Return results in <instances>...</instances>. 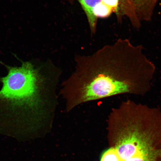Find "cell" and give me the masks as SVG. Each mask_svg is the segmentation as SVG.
<instances>
[{"mask_svg": "<svg viewBox=\"0 0 161 161\" xmlns=\"http://www.w3.org/2000/svg\"><path fill=\"white\" fill-rule=\"evenodd\" d=\"M19 67L0 61L8 73L0 77V133L18 138L33 137L53 122L58 76L36 60Z\"/></svg>", "mask_w": 161, "mask_h": 161, "instance_id": "obj_1", "label": "cell"}, {"mask_svg": "<svg viewBox=\"0 0 161 161\" xmlns=\"http://www.w3.org/2000/svg\"><path fill=\"white\" fill-rule=\"evenodd\" d=\"M145 60L142 46L128 39H119L92 55L77 56L75 69L60 92L66 111L86 102L130 92L125 75Z\"/></svg>", "mask_w": 161, "mask_h": 161, "instance_id": "obj_2", "label": "cell"}, {"mask_svg": "<svg viewBox=\"0 0 161 161\" xmlns=\"http://www.w3.org/2000/svg\"><path fill=\"white\" fill-rule=\"evenodd\" d=\"M143 114L127 111L108 119L120 161H161V123Z\"/></svg>", "mask_w": 161, "mask_h": 161, "instance_id": "obj_3", "label": "cell"}, {"mask_svg": "<svg viewBox=\"0 0 161 161\" xmlns=\"http://www.w3.org/2000/svg\"><path fill=\"white\" fill-rule=\"evenodd\" d=\"M77 1L85 13L92 34L96 33L98 19L109 17L115 14L118 21L128 18L133 26L139 21L130 0H68Z\"/></svg>", "mask_w": 161, "mask_h": 161, "instance_id": "obj_4", "label": "cell"}, {"mask_svg": "<svg viewBox=\"0 0 161 161\" xmlns=\"http://www.w3.org/2000/svg\"><path fill=\"white\" fill-rule=\"evenodd\" d=\"M141 23L150 21L158 0H130Z\"/></svg>", "mask_w": 161, "mask_h": 161, "instance_id": "obj_5", "label": "cell"}, {"mask_svg": "<svg viewBox=\"0 0 161 161\" xmlns=\"http://www.w3.org/2000/svg\"><path fill=\"white\" fill-rule=\"evenodd\" d=\"M100 161H120V159L115 148L112 147L103 154Z\"/></svg>", "mask_w": 161, "mask_h": 161, "instance_id": "obj_6", "label": "cell"}]
</instances>
